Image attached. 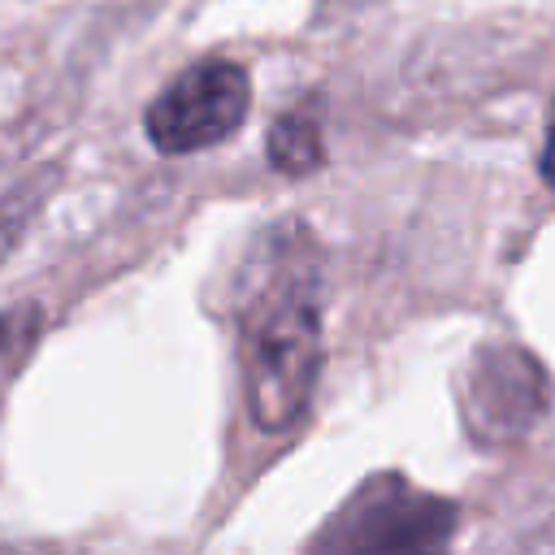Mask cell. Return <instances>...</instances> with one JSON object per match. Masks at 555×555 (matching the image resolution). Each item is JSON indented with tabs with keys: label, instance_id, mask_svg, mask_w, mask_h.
Segmentation results:
<instances>
[{
	"label": "cell",
	"instance_id": "cell-1",
	"mask_svg": "<svg viewBox=\"0 0 555 555\" xmlns=\"http://www.w3.org/2000/svg\"><path fill=\"white\" fill-rule=\"evenodd\" d=\"M321 373V291L317 269L291 251L247 299L243 312V382L247 412L260 429H291Z\"/></svg>",
	"mask_w": 555,
	"mask_h": 555
},
{
	"label": "cell",
	"instance_id": "cell-2",
	"mask_svg": "<svg viewBox=\"0 0 555 555\" xmlns=\"http://www.w3.org/2000/svg\"><path fill=\"white\" fill-rule=\"evenodd\" d=\"M455 512L442 499H425L399 481H377L351 499L308 555H438Z\"/></svg>",
	"mask_w": 555,
	"mask_h": 555
},
{
	"label": "cell",
	"instance_id": "cell-3",
	"mask_svg": "<svg viewBox=\"0 0 555 555\" xmlns=\"http://www.w3.org/2000/svg\"><path fill=\"white\" fill-rule=\"evenodd\" d=\"M251 104V78L234 61H199L182 69L143 117V130L156 152L182 156L225 143L243 121Z\"/></svg>",
	"mask_w": 555,
	"mask_h": 555
},
{
	"label": "cell",
	"instance_id": "cell-4",
	"mask_svg": "<svg viewBox=\"0 0 555 555\" xmlns=\"http://www.w3.org/2000/svg\"><path fill=\"white\" fill-rule=\"evenodd\" d=\"M468 412L473 425L481 429L477 438L499 442V438H516L538 412H542V377L525 356H507V360H481V377L473 382L468 395Z\"/></svg>",
	"mask_w": 555,
	"mask_h": 555
},
{
	"label": "cell",
	"instance_id": "cell-5",
	"mask_svg": "<svg viewBox=\"0 0 555 555\" xmlns=\"http://www.w3.org/2000/svg\"><path fill=\"white\" fill-rule=\"evenodd\" d=\"M269 160L299 178V173H312L321 160H325V147H321V130L308 113H286L269 126Z\"/></svg>",
	"mask_w": 555,
	"mask_h": 555
},
{
	"label": "cell",
	"instance_id": "cell-6",
	"mask_svg": "<svg viewBox=\"0 0 555 555\" xmlns=\"http://www.w3.org/2000/svg\"><path fill=\"white\" fill-rule=\"evenodd\" d=\"M43 334V312L35 304H13L0 308V395L9 390V382L22 373V364L30 360L35 343Z\"/></svg>",
	"mask_w": 555,
	"mask_h": 555
},
{
	"label": "cell",
	"instance_id": "cell-7",
	"mask_svg": "<svg viewBox=\"0 0 555 555\" xmlns=\"http://www.w3.org/2000/svg\"><path fill=\"white\" fill-rule=\"evenodd\" d=\"M542 178H546V186H555V108H551V126H546V147H542Z\"/></svg>",
	"mask_w": 555,
	"mask_h": 555
}]
</instances>
